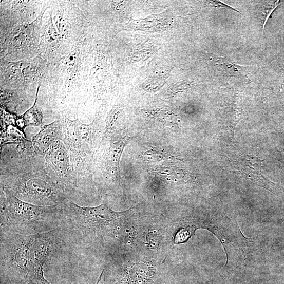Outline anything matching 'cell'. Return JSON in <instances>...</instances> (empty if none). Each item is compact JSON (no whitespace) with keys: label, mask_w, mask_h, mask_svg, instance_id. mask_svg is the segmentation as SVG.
Wrapping results in <instances>:
<instances>
[{"label":"cell","mask_w":284,"mask_h":284,"mask_svg":"<svg viewBox=\"0 0 284 284\" xmlns=\"http://www.w3.org/2000/svg\"><path fill=\"white\" fill-rule=\"evenodd\" d=\"M238 171L253 183L273 192V183L262 173V161L254 156L240 157L236 163Z\"/></svg>","instance_id":"obj_7"},{"label":"cell","mask_w":284,"mask_h":284,"mask_svg":"<svg viewBox=\"0 0 284 284\" xmlns=\"http://www.w3.org/2000/svg\"><path fill=\"white\" fill-rule=\"evenodd\" d=\"M45 159L49 176L66 192L70 200L74 201L83 199L68 150L63 141L54 142L46 152Z\"/></svg>","instance_id":"obj_5"},{"label":"cell","mask_w":284,"mask_h":284,"mask_svg":"<svg viewBox=\"0 0 284 284\" xmlns=\"http://www.w3.org/2000/svg\"><path fill=\"white\" fill-rule=\"evenodd\" d=\"M36 101L37 98H36L35 103L32 107L25 112L23 116H21L24 119L27 126H33L40 127L42 125L43 117L42 112L38 110L36 104Z\"/></svg>","instance_id":"obj_9"},{"label":"cell","mask_w":284,"mask_h":284,"mask_svg":"<svg viewBox=\"0 0 284 284\" xmlns=\"http://www.w3.org/2000/svg\"><path fill=\"white\" fill-rule=\"evenodd\" d=\"M160 176L171 181H176L180 178V171L176 168L172 167H160L156 171Z\"/></svg>","instance_id":"obj_12"},{"label":"cell","mask_w":284,"mask_h":284,"mask_svg":"<svg viewBox=\"0 0 284 284\" xmlns=\"http://www.w3.org/2000/svg\"><path fill=\"white\" fill-rule=\"evenodd\" d=\"M123 139L111 141L104 151L101 163L103 177L107 181L118 184L120 183L119 165L122 152L126 143Z\"/></svg>","instance_id":"obj_6"},{"label":"cell","mask_w":284,"mask_h":284,"mask_svg":"<svg viewBox=\"0 0 284 284\" xmlns=\"http://www.w3.org/2000/svg\"><path fill=\"white\" fill-rule=\"evenodd\" d=\"M39 132L32 139L35 150L45 156L51 145L58 140L63 141V127L61 121L57 120L49 124L42 125Z\"/></svg>","instance_id":"obj_8"},{"label":"cell","mask_w":284,"mask_h":284,"mask_svg":"<svg viewBox=\"0 0 284 284\" xmlns=\"http://www.w3.org/2000/svg\"><path fill=\"white\" fill-rule=\"evenodd\" d=\"M63 225L79 231L82 241L91 244L99 241L108 226L125 212H116L106 204L96 207L80 206L72 200L63 205Z\"/></svg>","instance_id":"obj_4"},{"label":"cell","mask_w":284,"mask_h":284,"mask_svg":"<svg viewBox=\"0 0 284 284\" xmlns=\"http://www.w3.org/2000/svg\"><path fill=\"white\" fill-rule=\"evenodd\" d=\"M62 205L32 204L1 188V232L30 235L56 229L63 224Z\"/></svg>","instance_id":"obj_2"},{"label":"cell","mask_w":284,"mask_h":284,"mask_svg":"<svg viewBox=\"0 0 284 284\" xmlns=\"http://www.w3.org/2000/svg\"><path fill=\"white\" fill-rule=\"evenodd\" d=\"M217 65L221 66L223 71L234 76H236V74H239L244 69V67L239 66L228 59L221 57L217 58Z\"/></svg>","instance_id":"obj_10"},{"label":"cell","mask_w":284,"mask_h":284,"mask_svg":"<svg viewBox=\"0 0 284 284\" xmlns=\"http://www.w3.org/2000/svg\"><path fill=\"white\" fill-rule=\"evenodd\" d=\"M63 142L66 146L71 164L83 194L92 182V169L97 132V123H82L78 119L64 117L61 121Z\"/></svg>","instance_id":"obj_3"},{"label":"cell","mask_w":284,"mask_h":284,"mask_svg":"<svg viewBox=\"0 0 284 284\" xmlns=\"http://www.w3.org/2000/svg\"><path fill=\"white\" fill-rule=\"evenodd\" d=\"M1 284H8V283H6V282H4V281H2Z\"/></svg>","instance_id":"obj_14"},{"label":"cell","mask_w":284,"mask_h":284,"mask_svg":"<svg viewBox=\"0 0 284 284\" xmlns=\"http://www.w3.org/2000/svg\"><path fill=\"white\" fill-rule=\"evenodd\" d=\"M5 145L1 159V188L20 200L39 206L63 204L69 196L49 176L45 156L25 139Z\"/></svg>","instance_id":"obj_1"},{"label":"cell","mask_w":284,"mask_h":284,"mask_svg":"<svg viewBox=\"0 0 284 284\" xmlns=\"http://www.w3.org/2000/svg\"><path fill=\"white\" fill-rule=\"evenodd\" d=\"M207 3L212 6H213V7H220V8H226V9H231V10H233L236 12H237L238 13H240L239 11H238L237 10L234 9V8H231L230 6L221 2H219V1H209V2H207Z\"/></svg>","instance_id":"obj_13"},{"label":"cell","mask_w":284,"mask_h":284,"mask_svg":"<svg viewBox=\"0 0 284 284\" xmlns=\"http://www.w3.org/2000/svg\"><path fill=\"white\" fill-rule=\"evenodd\" d=\"M280 4V3H279V2H269V3H266L260 8L259 13L261 14L260 17L263 24V31L269 16Z\"/></svg>","instance_id":"obj_11"}]
</instances>
